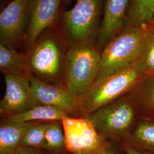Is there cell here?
Segmentation results:
<instances>
[{"label": "cell", "mask_w": 154, "mask_h": 154, "mask_svg": "<svg viewBox=\"0 0 154 154\" xmlns=\"http://www.w3.org/2000/svg\"><path fill=\"white\" fill-rule=\"evenodd\" d=\"M68 115L65 111L54 107L36 105L22 112L4 118V121L16 123H33L61 121Z\"/></svg>", "instance_id": "cell-14"}, {"label": "cell", "mask_w": 154, "mask_h": 154, "mask_svg": "<svg viewBox=\"0 0 154 154\" xmlns=\"http://www.w3.org/2000/svg\"><path fill=\"white\" fill-rule=\"evenodd\" d=\"M101 0H77L63 11L61 32L69 45L93 41L99 31Z\"/></svg>", "instance_id": "cell-6"}, {"label": "cell", "mask_w": 154, "mask_h": 154, "mask_svg": "<svg viewBox=\"0 0 154 154\" xmlns=\"http://www.w3.org/2000/svg\"><path fill=\"white\" fill-rule=\"evenodd\" d=\"M83 117L103 139L121 144L128 140L139 119L128 93Z\"/></svg>", "instance_id": "cell-4"}, {"label": "cell", "mask_w": 154, "mask_h": 154, "mask_svg": "<svg viewBox=\"0 0 154 154\" xmlns=\"http://www.w3.org/2000/svg\"><path fill=\"white\" fill-rule=\"evenodd\" d=\"M0 70L5 75L26 78L32 75L25 55L2 44H0Z\"/></svg>", "instance_id": "cell-16"}, {"label": "cell", "mask_w": 154, "mask_h": 154, "mask_svg": "<svg viewBox=\"0 0 154 154\" xmlns=\"http://www.w3.org/2000/svg\"><path fill=\"white\" fill-rule=\"evenodd\" d=\"M145 75L142 63L139 60L126 69L94 83L78 100L80 114L82 117L88 116L126 95Z\"/></svg>", "instance_id": "cell-3"}, {"label": "cell", "mask_w": 154, "mask_h": 154, "mask_svg": "<svg viewBox=\"0 0 154 154\" xmlns=\"http://www.w3.org/2000/svg\"><path fill=\"white\" fill-rule=\"evenodd\" d=\"M43 149L20 146L14 154H46Z\"/></svg>", "instance_id": "cell-23"}, {"label": "cell", "mask_w": 154, "mask_h": 154, "mask_svg": "<svg viewBox=\"0 0 154 154\" xmlns=\"http://www.w3.org/2000/svg\"><path fill=\"white\" fill-rule=\"evenodd\" d=\"M129 3L130 0L106 1L103 16L96 38L100 50L121 32L126 22V13Z\"/></svg>", "instance_id": "cell-12"}, {"label": "cell", "mask_w": 154, "mask_h": 154, "mask_svg": "<svg viewBox=\"0 0 154 154\" xmlns=\"http://www.w3.org/2000/svg\"><path fill=\"white\" fill-rule=\"evenodd\" d=\"M49 122H35L28 128L22 138L21 146L42 149L45 132Z\"/></svg>", "instance_id": "cell-20"}, {"label": "cell", "mask_w": 154, "mask_h": 154, "mask_svg": "<svg viewBox=\"0 0 154 154\" xmlns=\"http://www.w3.org/2000/svg\"><path fill=\"white\" fill-rule=\"evenodd\" d=\"M127 16V28L147 26L154 17V0H131Z\"/></svg>", "instance_id": "cell-18"}, {"label": "cell", "mask_w": 154, "mask_h": 154, "mask_svg": "<svg viewBox=\"0 0 154 154\" xmlns=\"http://www.w3.org/2000/svg\"><path fill=\"white\" fill-rule=\"evenodd\" d=\"M126 142L133 149L154 154V122L139 119Z\"/></svg>", "instance_id": "cell-17"}, {"label": "cell", "mask_w": 154, "mask_h": 154, "mask_svg": "<svg viewBox=\"0 0 154 154\" xmlns=\"http://www.w3.org/2000/svg\"><path fill=\"white\" fill-rule=\"evenodd\" d=\"M54 26L46 30L37 39L25 55L29 71L35 77L44 80H53L65 72L67 44L61 30Z\"/></svg>", "instance_id": "cell-5"}, {"label": "cell", "mask_w": 154, "mask_h": 154, "mask_svg": "<svg viewBox=\"0 0 154 154\" xmlns=\"http://www.w3.org/2000/svg\"><path fill=\"white\" fill-rule=\"evenodd\" d=\"M34 123L3 121L0 126V154H14L21 146L25 133Z\"/></svg>", "instance_id": "cell-15"}, {"label": "cell", "mask_w": 154, "mask_h": 154, "mask_svg": "<svg viewBox=\"0 0 154 154\" xmlns=\"http://www.w3.org/2000/svg\"><path fill=\"white\" fill-rule=\"evenodd\" d=\"M29 80L32 98L37 105L54 107L69 116L80 114L78 99L64 87L51 85L33 75Z\"/></svg>", "instance_id": "cell-10"}, {"label": "cell", "mask_w": 154, "mask_h": 154, "mask_svg": "<svg viewBox=\"0 0 154 154\" xmlns=\"http://www.w3.org/2000/svg\"><path fill=\"white\" fill-rule=\"evenodd\" d=\"M128 94L139 119L154 122V74L145 75Z\"/></svg>", "instance_id": "cell-13"}, {"label": "cell", "mask_w": 154, "mask_h": 154, "mask_svg": "<svg viewBox=\"0 0 154 154\" xmlns=\"http://www.w3.org/2000/svg\"><path fill=\"white\" fill-rule=\"evenodd\" d=\"M148 32L147 26L126 28L105 45L101 51L94 83L132 65L139 60Z\"/></svg>", "instance_id": "cell-1"}, {"label": "cell", "mask_w": 154, "mask_h": 154, "mask_svg": "<svg viewBox=\"0 0 154 154\" xmlns=\"http://www.w3.org/2000/svg\"><path fill=\"white\" fill-rule=\"evenodd\" d=\"M72 0H63V4H64L65 5L67 6L71 2H72Z\"/></svg>", "instance_id": "cell-26"}, {"label": "cell", "mask_w": 154, "mask_h": 154, "mask_svg": "<svg viewBox=\"0 0 154 154\" xmlns=\"http://www.w3.org/2000/svg\"><path fill=\"white\" fill-rule=\"evenodd\" d=\"M42 149L49 152L66 151L65 133L61 121L49 122L45 132Z\"/></svg>", "instance_id": "cell-19"}, {"label": "cell", "mask_w": 154, "mask_h": 154, "mask_svg": "<svg viewBox=\"0 0 154 154\" xmlns=\"http://www.w3.org/2000/svg\"><path fill=\"white\" fill-rule=\"evenodd\" d=\"M63 0H30V19L24 45L29 51L39 37L53 26L60 16V6Z\"/></svg>", "instance_id": "cell-9"}, {"label": "cell", "mask_w": 154, "mask_h": 154, "mask_svg": "<svg viewBox=\"0 0 154 154\" xmlns=\"http://www.w3.org/2000/svg\"><path fill=\"white\" fill-rule=\"evenodd\" d=\"M71 154L69 152H67V151H65V152H49L48 154Z\"/></svg>", "instance_id": "cell-27"}, {"label": "cell", "mask_w": 154, "mask_h": 154, "mask_svg": "<svg viewBox=\"0 0 154 154\" xmlns=\"http://www.w3.org/2000/svg\"><path fill=\"white\" fill-rule=\"evenodd\" d=\"M149 24L151 25V28H149V27L148 26H147L149 27V29L150 30H152V31H154V18H152V20H151V21L149 22L148 25H149Z\"/></svg>", "instance_id": "cell-25"}, {"label": "cell", "mask_w": 154, "mask_h": 154, "mask_svg": "<svg viewBox=\"0 0 154 154\" xmlns=\"http://www.w3.org/2000/svg\"><path fill=\"white\" fill-rule=\"evenodd\" d=\"M122 147L125 154H154L153 153L139 151L137 149H133L127 142L122 143Z\"/></svg>", "instance_id": "cell-24"}, {"label": "cell", "mask_w": 154, "mask_h": 154, "mask_svg": "<svg viewBox=\"0 0 154 154\" xmlns=\"http://www.w3.org/2000/svg\"><path fill=\"white\" fill-rule=\"evenodd\" d=\"M61 123L66 151L71 154H98L110 143L102 138L86 117L65 116Z\"/></svg>", "instance_id": "cell-7"}, {"label": "cell", "mask_w": 154, "mask_h": 154, "mask_svg": "<svg viewBox=\"0 0 154 154\" xmlns=\"http://www.w3.org/2000/svg\"><path fill=\"white\" fill-rule=\"evenodd\" d=\"M98 154H125L122 144L110 141V143Z\"/></svg>", "instance_id": "cell-22"}, {"label": "cell", "mask_w": 154, "mask_h": 154, "mask_svg": "<svg viewBox=\"0 0 154 154\" xmlns=\"http://www.w3.org/2000/svg\"><path fill=\"white\" fill-rule=\"evenodd\" d=\"M5 92L0 102V113L4 118L37 105L31 94L29 78L5 75Z\"/></svg>", "instance_id": "cell-11"}, {"label": "cell", "mask_w": 154, "mask_h": 154, "mask_svg": "<svg viewBox=\"0 0 154 154\" xmlns=\"http://www.w3.org/2000/svg\"><path fill=\"white\" fill-rule=\"evenodd\" d=\"M139 60L146 75L154 74V32L149 27Z\"/></svg>", "instance_id": "cell-21"}, {"label": "cell", "mask_w": 154, "mask_h": 154, "mask_svg": "<svg viewBox=\"0 0 154 154\" xmlns=\"http://www.w3.org/2000/svg\"><path fill=\"white\" fill-rule=\"evenodd\" d=\"M30 0H13L0 14V44L16 49L28 31Z\"/></svg>", "instance_id": "cell-8"}, {"label": "cell", "mask_w": 154, "mask_h": 154, "mask_svg": "<svg viewBox=\"0 0 154 154\" xmlns=\"http://www.w3.org/2000/svg\"><path fill=\"white\" fill-rule=\"evenodd\" d=\"M100 55L101 51L94 41L69 45L65 59L64 88L78 100L95 81Z\"/></svg>", "instance_id": "cell-2"}]
</instances>
